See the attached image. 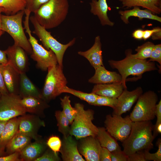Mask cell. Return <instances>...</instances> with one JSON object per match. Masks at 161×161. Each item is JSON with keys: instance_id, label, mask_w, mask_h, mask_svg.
<instances>
[{"instance_id": "6da1fadb", "label": "cell", "mask_w": 161, "mask_h": 161, "mask_svg": "<svg viewBox=\"0 0 161 161\" xmlns=\"http://www.w3.org/2000/svg\"><path fill=\"white\" fill-rule=\"evenodd\" d=\"M154 126L151 121L132 122L130 133L122 142L123 151L127 155L153 148Z\"/></svg>"}, {"instance_id": "7a4b0ae2", "label": "cell", "mask_w": 161, "mask_h": 161, "mask_svg": "<svg viewBox=\"0 0 161 161\" xmlns=\"http://www.w3.org/2000/svg\"><path fill=\"white\" fill-rule=\"evenodd\" d=\"M69 7L68 0H49L34 13V16L46 29L53 28L66 19Z\"/></svg>"}, {"instance_id": "3957f363", "label": "cell", "mask_w": 161, "mask_h": 161, "mask_svg": "<svg viewBox=\"0 0 161 161\" xmlns=\"http://www.w3.org/2000/svg\"><path fill=\"white\" fill-rule=\"evenodd\" d=\"M125 58L122 60L108 61L110 66L118 71L122 77L121 83L124 89H127L126 82L127 78L130 75L141 76L144 73L157 70L154 62L146 60H142L133 58L132 50L127 49L125 52Z\"/></svg>"}, {"instance_id": "277c9868", "label": "cell", "mask_w": 161, "mask_h": 161, "mask_svg": "<svg viewBox=\"0 0 161 161\" xmlns=\"http://www.w3.org/2000/svg\"><path fill=\"white\" fill-rule=\"evenodd\" d=\"M25 15V20L23 21L24 29L29 37L28 39L31 45L32 51L31 58L36 62V67L41 70L46 71L51 66L58 64L56 56L51 49L47 50L40 44L38 41L32 35L29 21L31 12L24 10Z\"/></svg>"}, {"instance_id": "5b68a950", "label": "cell", "mask_w": 161, "mask_h": 161, "mask_svg": "<svg viewBox=\"0 0 161 161\" xmlns=\"http://www.w3.org/2000/svg\"><path fill=\"white\" fill-rule=\"evenodd\" d=\"M77 111L76 116L71 124L69 134L77 140L89 136L96 137L98 128L92 123L94 112L91 109L85 110L84 105L79 103L75 105Z\"/></svg>"}, {"instance_id": "8992f818", "label": "cell", "mask_w": 161, "mask_h": 161, "mask_svg": "<svg viewBox=\"0 0 161 161\" xmlns=\"http://www.w3.org/2000/svg\"><path fill=\"white\" fill-rule=\"evenodd\" d=\"M24 14V10L13 15H1V30L11 36L14 44L21 47L30 55L32 51V47L22 26V19Z\"/></svg>"}, {"instance_id": "52a82bcc", "label": "cell", "mask_w": 161, "mask_h": 161, "mask_svg": "<svg viewBox=\"0 0 161 161\" xmlns=\"http://www.w3.org/2000/svg\"><path fill=\"white\" fill-rule=\"evenodd\" d=\"M29 20L34 27V30L32 32L37 36L46 49H51L53 51L56 56L58 64L63 68L64 53L69 47L74 44L75 38H74L66 44H62L52 36L50 32L48 31L38 23L34 16H30Z\"/></svg>"}, {"instance_id": "ba28073f", "label": "cell", "mask_w": 161, "mask_h": 161, "mask_svg": "<svg viewBox=\"0 0 161 161\" xmlns=\"http://www.w3.org/2000/svg\"><path fill=\"white\" fill-rule=\"evenodd\" d=\"M62 69L58 64L48 69L41 91V98L47 103L62 93L63 89L66 85L67 81Z\"/></svg>"}, {"instance_id": "9c48e42d", "label": "cell", "mask_w": 161, "mask_h": 161, "mask_svg": "<svg viewBox=\"0 0 161 161\" xmlns=\"http://www.w3.org/2000/svg\"><path fill=\"white\" fill-rule=\"evenodd\" d=\"M158 96L154 91L149 90L142 93L129 116L132 122L151 121L156 116Z\"/></svg>"}, {"instance_id": "30bf717a", "label": "cell", "mask_w": 161, "mask_h": 161, "mask_svg": "<svg viewBox=\"0 0 161 161\" xmlns=\"http://www.w3.org/2000/svg\"><path fill=\"white\" fill-rule=\"evenodd\" d=\"M132 121L129 116L122 117L121 115H107L104 121L106 131L116 140L123 142L129 136Z\"/></svg>"}, {"instance_id": "8fae6325", "label": "cell", "mask_w": 161, "mask_h": 161, "mask_svg": "<svg viewBox=\"0 0 161 161\" xmlns=\"http://www.w3.org/2000/svg\"><path fill=\"white\" fill-rule=\"evenodd\" d=\"M19 95L8 93L0 96V121H7L26 114Z\"/></svg>"}, {"instance_id": "7c38bea8", "label": "cell", "mask_w": 161, "mask_h": 161, "mask_svg": "<svg viewBox=\"0 0 161 161\" xmlns=\"http://www.w3.org/2000/svg\"><path fill=\"white\" fill-rule=\"evenodd\" d=\"M19 122L16 133L26 135L36 140L40 139L38 132L40 128L44 127V122L34 114H26L18 117Z\"/></svg>"}, {"instance_id": "4fadbf2b", "label": "cell", "mask_w": 161, "mask_h": 161, "mask_svg": "<svg viewBox=\"0 0 161 161\" xmlns=\"http://www.w3.org/2000/svg\"><path fill=\"white\" fill-rule=\"evenodd\" d=\"M8 63L19 74L26 73L28 69L27 52L21 47L14 44L4 51Z\"/></svg>"}, {"instance_id": "5bb4252c", "label": "cell", "mask_w": 161, "mask_h": 161, "mask_svg": "<svg viewBox=\"0 0 161 161\" xmlns=\"http://www.w3.org/2000/svg\"><path fill=\"white\" fill-rule=\"evenodd\" d=\"M78 146V151L87 161H100L102 147L96 137L89 136L82 138Z\"/></svg>"}, {"instance_id": "9a60e30c", "label": "cell", "mask_w": 161, "mask_h": 161, "mask_svg": "<svg viewBox=\"0 0 161 161\" xmlns=\"http://www.w3.org/2000/svg\"><path fill=\"white\" fill-rule=\"evenodd\" d=\"M143 93V90L141 87H138L130 91L128 90L127 89H124L117 98L118 103L113 109L112 114L121 115L129 111Z\"/></svg>"}, {"instance_id": "2e32d148", "label": "cell", "mask_w": 161, "mask_h": 161, "mask_svg": "<svg viewBox=\"0 0 161 161\" xmlns=\"http://www.w3.org/2000/svg\"><path fill=\"white\" fill-rule=\"evenodd\" d=\"M60 152L64 161H86L78 151L77 141L70 135L64 137Z\"/></svg>"}, {"instance_id": "e0dca14e", "label": "cell", "mask_w": 161, "mask_h": 161, "mask_svg": "<svg viewBox=\"0 0 161 161\" xmlns=\"http://www.w3.org/2000/svg\"><path fill=\"white\" fill-rule=\"evenodd\" d=\"M0 68L9 93L18 95L20 74L8 63L5 64H0Z\"/></svg>"}, {"instance_id": "ac0fdd59", "label": "cell", "mask_w": 161, "mask_h": 161, "mask_svg": "<svg viewBox=\"0 0 161 161\" xmlns=\"http://www.w3.org/2000/svg\"><path fill=\"white\" fill-rule=\"evenodd\" d=\"M101 46L100 37L98 35L95 37L94 43L90 49L85 51H79L78 54L87 59L95 69L103 66Z\"/></svg>"}, {"instance_id": "d6986e66", "label": "cell", "mask_w": 161, "mask_h": 161, "mask_svg": "<svg viewBox=\"0 0 161 161\" xmlns=\"http://www.w3.org/2000/svg\"><path fill=\"white\" fill-rule=\"evenodd\" d=\"M47 146L41 139L30 143L19 152L21 160L34 161L43 154Z\"/></svg>"}, {"instance_id": "ffe728a7", "label": "cell", "mask_w": 161, "mask_h": 161, "mask_svg": "<svg viewBox=\"0 0 161 161\" xmlns=\"http://www.w3.org/2000/svg\"><path fill=\"white\" fill-rule=\"evenodd\" d=\"M121 80L122 77L119 73L108 70L104 66H102L95 69L94 75L88 82L95 84H104L121 82Z\"/></svg>"}, {"instance_id": "44dd1931", "label": "cell", "mask_w": 161, "mask_h": 161, "mask_svg": "<svg viewBox=\"0 0 161 161\" xmlns=\"http://www.w3.org/2000/svg\"><path fill=\"white\" fill-rule=\"evenodd\" d=\"M20 103L26 112L40 117L44 115V110L49 107L47 103L41 98L28 96L21 98Z\"/></svg>"}, {"instance_id": "7402d4cb", "label": "cell", "mask_w": 161, "mask_h": 161, "mask_svg": "<svg viewBox=\"0 0 161 161\" xmlns=\"http://www.w3.org/2000/svg\"><path fill=\"white\" fill-rule=\"evenodd\" d=\"M89 4L91 13L94 15L97 16L102 26H114V22L110 20L108 16L109 7L107 0H92Z\"/></svg>"}, {"instance_id": "603a6c76", "label": "cell", "mask_w": 161, "mask_h": 161, "mask_svg": "<svg viewBox=\"0 0 161 161\" xmlns=\"http://www.w3.org/2000/svg\"><path fill=\"white\" fill-rule=\"evenodd\" d=\"M124 89L121 82L109 84H96L92 92L99 95L117 98Z\"/></svg>"}, {"instance_id": "cb8c5ba5", "label": "cell", "mask_w": 161, "mask_h": 161, "mask_svg": "<svg viewBox=\"0 0 161 161\" xmlns=\"http://www.w3.org/2000/svg\"><path fill=\"white\" fill-rule=\"evenodd\" d=\"M119 13L120 15L121 20L126 24L129 23V18L131 16L137 17L140 20L143 18H148L161 22L160 17L153 14L147 9H140L138 7H134L133 9L131 10H120Z\"/></svg>"}, {"instance_id": "d4e9b609", "label": "cell", "mask_w": 161, "mask_h": 161, "mask_svg": "<svg viewBox=\"0 0 161 161\" xmlns=\"http://www.w3.org/2000/svg\"><path fill=\"white\" fill-rule=\"evenodd\" d=\"M123 7L130 8L141 7L151 11L153 14L161 13V0H119Z\"/></svg>"}, {"instance_id": "484cf974", "label": "cell", "mask_w": 161, "mask_h": 161, "mask_svg": "<svg viewBox=\"0 0 161 161\" xmlns=\"http://www.w3.org/2000/svg\"><path fill=\"white\" fill-rule=\"evenodd\" d=\"M18 95L21 98L32 96L41 98V91L31 81L26 73L20 74Z\"/></svg>"}, {"instance_id": "4316f807", "label": "cell", "mask_w": 161, "mask_h": 161, "mask_svg": "<svg viewBox=\"0 0 161 161\" xmlns=\"http://www.w3.org/2000/svg\"><path fill=\"white\" fill-rule=\"evenodd\" d=\"M32 139L25 134L17 133L7 144L5 151L7 155L20 152L31 143Z\"/></svg>"}, {"instance_id": "83f0119b", "label": "cell", "mask_w": 161, "mask_h": 161, "mask_svg": "<svg viewBox=\"0 0 161 161\" xmlns=\"http://www.w3.org/2000/svg\"><path fill=\"white\" fill-rule=\"evenodd\" d=\"M19 122L18 117L7 121L0 138V148L5 149L7 144L16 134Z\"/></svg>"}, {"instance_id": "f1b7e54d", "label": "cell", "mask_w": 161, "mask_h": 161, "mask_svg": "<svg viewBox=\"0 0 161 161\" xmlns=\"http://www.w3.org/2000/svg\"><path fill=\"white\" fill-rule=\"evenodd\" d=\"M96 137L101 146L107 148L110 152L121 148L116 140L104 127H98Z\"/></svg>"}, {"instance_id": "f546056e", "label": "cell", "mask_w": 161, "mask_h": 161, "mask_svg": "<svg viewBox=\"0 0 161 161\" xmlns=\"http://www.w3.org/2000/svg\"><path fill=\"white\" fill-rule=\"evenodd\" d=\"M26 6V0H0V7L4 9V13L7 15H13L24 10Z\"/></svg>"}, {"instance_id": "4dcf8cb0", "label": "cell", "mask_w": 161, "mask_h": 161, "mask_svg": "<svg viewBox=\"0 0 161 161\" xmlns=\"http://www.w3.org/2000/svg\"><path fill=\"white\" fill-rule=\"evenodd\" d=\"M62 92L71 94L92 105L95 102L98 96V95L92 92L91 93L84 92L70 88L66 86L63 89Z\"/></svg>"}, {"instance_id": "1f68e13d", "label": "cell", "mask_w": 161, "mask_h": 161, "mask_svg": "<svg viewBox=\"0 0 161 161\" xmlns=\"http://www.w3.org/2000/svg\"><path fill=\"white\" fill-rule=\"evenodd\" d=\"M55 116L57 121L59 131L63 134L64 137H66L69 135L70 123L62 111L59 110L56 111Z\"/></svg>"}, {"instance_id": "d6a6232c", "label": "cell", "mask_w": 161, "mask_h": 161, "mask_svg": "<svg viewBox=\"0 0 161 161\" xmlns=\"http://www.w3.org/2000/svg\"><path fill=\"white\" fill-rule=\"evenodd\" d=\"M69 98V96L66 95L63 98H61L60 100L63 109L62 111L71 124L76 116L77 111L74 107L72 106Z\"/></svg>"}, {"instance_id": "836d02e7", "label": "cell", "mask_w": 161, "mask_h": 161, "mask_svg": "<svg viewBox=\"0 0 161 161\" xmlns=\"http://www.w3.org/2000/svg\"><path fill=\"white\" fill-rule=\"evenodd\" d=\"M154 44L152 42H147L142 45L138 46L135 49L137 52L135 54H131L132 56L134 58L145 60L150 58Z\"/></svg>"}, {"instance_id": "e575fe53", "label": "cell", "mask_w": 161, "mask_h": 161, "mask_svg": "<svg viewBox=\"0 0 161 161\" xmlns=\"http://www.w3.org/2000/svg\"><path fill=\"white\" fill-rule=\"evenodd\" d=\"M118 103L117 98L99 95L93 105L98 106H108L114 109Z\"/></svg>"}, {"instance_id": "d590c367", "label": "cell", "mask_w": 161, "mask_h": 161, "mask_svg": "<svg viewBox=\"0 0 161 161\" xmlns=\"http://www.w3.org/2000/svg\"><path fill=\"white\" fill-rule=\"evenodd\" d=\"M49 148L56 154L60 151L62 141L58 136L52 135L47 139L46 143Z\"/></svg>"}, {"instance_id": "8d00e7d4", "label": "cell", "mask_w": 161, "mask_h": 161, "mask_svg": "<svg viewBox=\"0 0 161 161\" xmlns=\"http://www.w3.org/2000/svg\"><path fill=\"white\" fill-rule=\"evenodd\" d=\"M158 149L155 153H151L148 150H144V154L145 159L147 161L153 160L154 161H161V140L159 139L157 142Z\"/></svg>"}, {"instance_id": "74e56055", "label": "cell", "mask_w": 161, "mask_h": 161, "mask_svg": "<svg viewBox=\"0 0 161 161\" xmlns=\"http://www.w3.org/2000/svg\"><path fill=\"white\" fill-rule=\"evenodd\" d=\"M60 160L58 154L55 153L49 148L34 161H59Z\"/></svg>"}, {"instance_id": "f35d334b", "label": "cell", "mask_w": 161, "mask_h": 161, "mask_svg": "<svg viewBox=\"0 0 161 161\" xmlns=\"http://www.w3.org/2000/svg\"><path fill=\"white\" fill-rule=\"evenodd\" d=\"M49 0H26V6L25 9L31 13H34L42 5Z\"/></svg>"}, {"instance_id": "ab89813d", "label": "cell", "mask_w": 161, "mask_h": 161, "mask_svg": "<svg viewBox=\"0 0 161 161\" xmlns=\"http://www.w3.org/2000/svg\"><path fill=\"white\" fill-rule=\"evenodd\" d=\"M150 59V61H156L160 64L159 69L161 70V44L154 45L151 52Z\"/></svg>"}, {"instance_id": "60d3db41", "label": "cell", "mask_w": 161, "mask_h": 161, "mask_svg": "<svg viewBox=\"0 0 161 161\" xmlns=\"http://www.w3.org/2000/svg\"><path fill=\"white\" fill-rule=\"evenodd\" d=\"M128 157L121 148L111 152V161H127Z\"/></svg>"}, {"instance_id": "b9f144b4", "label": "cell", "mask_w": 161, "mask_h": 161, "mask_svg": "<svg viewBox=\"0 0 161 161\" xmlns=\"http://www.w3.org/2000/svg\"><path fill=\"white\" fill-rule=\"evenodd\" d=\"M127 161H146L145 157L144 150L136 151L128 156Z\"/></svg>"}, {"instance_id": "7bdbcfd3", "label": "cell", "mask_w": 161, "mask_h": 161, "mask_svg": "<svg viewBox=\"0 0 161 161\" xmlns=\"http://www.w3.org/2000/svg\"><path fill=\"white\" fill-rule=\"evenodd\" d=\"M19 152H16L0 157V161H21Z\"/></svg>"}, {"instance_id": "ee69618b", "label": "cell", "mask_w": 161, "mask_h": 161, "mask_svg": "<svg viewBox=\"0 0 161 161\" xmlns=\"http://www.w3.org/2000/svg\"><path fill=\"white\" fill-rule=\"evenodd\" d=\"M100 161H111V152L107 148L102 147L99 155Z\"/></svg>"}, {"instance_id": "f6af8a7d", "label": "cell", "mask_w": 161, "mask_h": 161, "mask_svg": "<svg viewBox=\"0 0 161 161\" xmlns=\"http://www.w3.org/2000/svg\"><path fill=\"white\" fill-rule=\"evenodd\" d=\"M0 93L1 95H4L9 93L5 86L0 64Z\"/></svg>"}, {"instance_id": "bcb514c9", "label": "cell", "mask_w": 161, "mask_h": 161, "mask_svg": "<svg viewBox=\"0 0 161 161\" xmlns=\"http://www.w3.org/2000/svg\"><path fill=\"white\" fill-rule=\"evenodd\" d=\"M161 30L160 27H156L152 30H144L143 39L145 40L151 37L153 33L155 32Z\"/></svg>"}, {"instance_id": "7dc6e473", "label": "cell", "mask_w": 161, "mask_h": 161, "mask_svg": "<svg viewBox=\"0 0 161 161\" xmlns=\"http://www.w3.org/2000/svg\"><path fill=\"white\" fill-rule=\"evenodd\" d=\"M3 31H0V37L3 34ZM8 63L7 55L4 51L0 50V64H5Z\"/></svg>"}, {"instance_id": "c3c4849f", "label": "cell", "mask_w": 161, "mask_h": 161, "mask_svg": "<svg viewBox=\"0 0 161 161\" xmlns=\"http://www.w3.org/2000/svg\"><path fill=\"white\" fill-rule=\"evenodd\" d=\"M144 34V30L138 29L134 30L132 34V36L135 39L141 40L143 39Z\"/></svg>"}, {"instance_id": "681fc988", "label": "cell", "mask_w": 161, "mask_h": 161, "mask_svg": "<svg viewBox=\"0 0 161 161\" xmlns=\"http://www.w3.org/2000/svg\"><path fill=\"white\" fill-rule=\"evenodd\" d=\"M153 135L155 138L159 134L161 133V122H156L154 126Z\"/></svg>"}, {"instance_id": "f907efd6", "label": "cell", "mask_w": 161, "mask_h": 161, "mask_svg": "<svg viewBox=\"0 0 161 161\" xmlns=\"http://www.w3.org/2000/svg\"><path fill=\"white\" fill-rule=\"evenodd\" d=\"M156 116L157 117L156 122H161V100L156 105Z\"/></svg>"}, {"instance_id": "816d5d0a", "label": "cell", "mask_w": 161, "mask_h": 161, "mask_svg": "<svg viewBox=\"0 0 161 161\" xmlns=\"http://www.w3.org/2000/svg\"><path fill=\"white\" fill-rule=\"evenodd\" d=\"M151 36L153 40H161V30L154 32Z\"/></svg>"}, {"instance_id": "f5cc1de1", "label": "cell", "mask_w": 161, "mask_h": 161, "mask_svg": "<svg viewBox=\"0 0 161 161\" xmlns=\"http://www.w3.org/2000/svg\"><path fill=\"white\" fill-rule=\"evenodd\" d=\"M7 121H0V138Z\"/></svg>"}, {"instance_id": "db71d44e", "label": "cell", "mask_w": 161, "mask_h": 161, "mask_svg": "<svg viewBox=\"0 0 161 161\" xmlns=\"http://www.w3.org/2000/svg\"><path fill=\"white\" fill-rule=\"evenodd\" d=\"M5 149L0 148V157L6 155Z\"/></svg>"}, {"instance_id": "11a10c76", "label": "cell", "mask_w": 161, "mask_h": 161, "mask_svg": "<svg viewBox=\"0 0 161 161\" xmlns=\"http://www.w3.org/2000/svg\"><path fill=\"white\" fill-rule=\"evenodd\" d=\"M2 12H4V9L1 7H0V30H1V13Z\"/></svg>"}, {"instance_id": "9f6ffc18", "label": "cell", "mask_w": 161, "mask_h": 161, "mask_svg": "<svg viewBox=\"0 0 161 161\" xmlns=\"http://www.w3.org/2000/svg\"><path fill=\"white\" fill-rule=\"evenodd\" d=\"M1 94L0 93V96H1Z\"/></svg>"}, {"instance_id": "6f0895ef", "label": "cell", "mask_w": 161, "mask_h": 161, "mask_svg": "<svg viewBox=\"0 0 161 161\" xmlns=\"http://www.w3.org/2000/svg\"></svg>"}]
</instances>
